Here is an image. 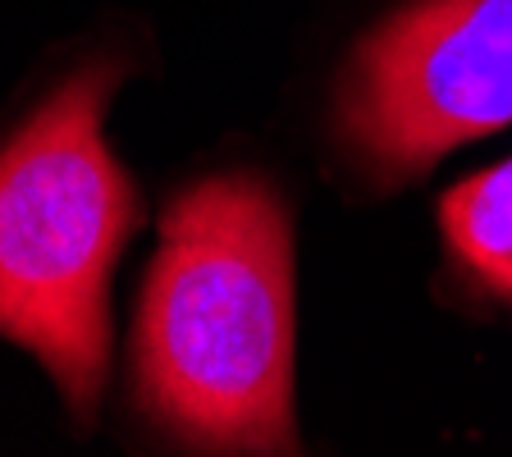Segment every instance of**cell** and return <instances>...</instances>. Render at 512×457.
I'll list each match as a JSON object with an SVG mask.
<instances>
[{"label":"cell","mask_w":512,"mask_h":457,"mask_svg":"<svg viewBox=\"0 0 512 457\" xmlns=\"http://www.w3.org/2000/svg\"><path fill=\"white\" fill-rule=\"evenodd\" d=\"M151 426L202 453H293V229L279 192L220 174L179 192L133 320Z\"/></svg>","instance_id":"cell-1"},{"label":"cell","mask_w":512,"mask_h":457,"mask_svg":"<svg viewBox=\"0 0 512 457\" xmlns=\"http://www.w3.org/2000/svg\"><path fill=\"white\" fill-rule=\"evenodd\" d=\"M115 69L60 83L0 147V339L46 366L87 421L110 371V279L138 224V192L101 119Z\"/></svg>","instance_id":"cell-2"},{"label":"cell","mask_w":512,"mask_h":457,"mask_svg":"<svg viewBox=\"0 0 512 457\" xmlns=\"http://www.w3.org/2000/svg\"><path fill=\"white\" fill-rule=\"evenodd\" d=\"M512 124V0H407L339 83V133L380 183Z\"/></svg>","instance_id":"cell-3"},{"label":"cell","mask_w":512,"mask_h":457,"mask_svg":"<svg viewBox=\"0 0 512 457\" xmlns=\"http://www.w3.org/2000/svg\"><path fill=\"white\" fill-rule=\"evenodd\" d=\"M448 247L499 293H512V160L462 179L439 202Z\"/></svg>","instance_id":"cell-4"}]
</instances>
